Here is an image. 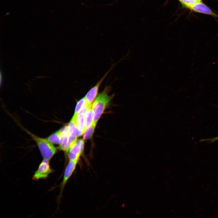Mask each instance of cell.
Instances as JSON below:
<instances>
[{
  "instance_id": "cell-1",
  "label": "cell",
  "mask_w": 218,
  "mask_h": 218,
  "mask_svg": "<svg viewBox=\"0 0 218 218\" xmlns=\"http://www.w3.org/2000/svg\"><path fill=\"white\" fill-rule=\"evenodd\" d=\"M24 130L29 134L36 143L44 159L49 160L57 151V148L47 138L41 137L33 134L25 128Z\"/></svg>"
},
{
  "instance_id": "cell-2",
  "label": "cell",
  "mask_w": 218,
  "mask_h": 218,
  "mask_svg": "<svg viewBox=\"0 0 218 218\" xmlns=\"http://www.w3.org/2000/svg\"><path fill=\"white\" fill-rule=\"evenodd\" d=\"M107 90V87L99 94L92 104L94 115L93 123L95 124H96L113 97L112 95L108 94Z\"/></svg>"
},
{
  "instance_id": "cell-3",
  "label": "cell",
  "mask_w": 218,
  "mask_h": 218,
  "mask_svg": "<svg viewBox=\"0 0 218 218\" xmlns=\"http://www.w3.org/2000/svg\"><path fill=\"white\" fill-rule=\"evenodd\" d=\"M49 161L45 159L42 161L32 177L33 180L45 179L50 173L53 172V170L50 167Z\"/></svg>"
},
{
  "instance_id": "cell-4",
  "label": "cell",
  "mask_w": 218,
  "mask_h": 218,
  "mask_svg": "<svg viewBox=\"0 0 218 218\" xmlns=\"http://www.w3.org/2000/svg\"><path fill=\"white\" fill-rule=\"evenodd\" d=\"M77 163L78 162L76 161L70 160L65 169L63 180L61 184L60 193L58 198V206H59L60 203L64 188L68 180L75 170Z\"/></svg>"
},
{
  "instance_id": "cell-5",
  "label": "cell",
  "mask_w": 218,
  "mask_h": 218,
  "mask_svg": "<svg viewBox=\"0 0 218 218\" xmlns=\"http://www.w3.org/2000/svg\"><path fill=\"white\" fill-rule=\"evenodd\" d=\"M116 64H114L111 65L109 69L103 77L87 93L84 97L87 104H92L97 96L101 84L108 73L113 69Z\"/></svg>"
},
{
  "instance_id": "cell-6",
  "label": "cell",
  "mask_w": 218,
  "mask_h": 218,
  "mask_svg": "<svg viewBox=\"0 0 218 218\" xmlns=\"http://www.w3.org/2000/svg\"><path fill=\"white\" fill-rule=\"evenodd\" d=\"M59 130L60 132V140L58 148L68 152L70 147L69 143L70 135L68 126H65Z\"/></svg>"
},
{
  "instance_id": "cell-7",
  "label": "cell",
  "mask_w": 218,
  "mask_h": 218,
  "mask_svg": "<svg viewBox=\"0 0 218 218\" xmlns=\"http://www.w3.org/2000/svg\"><path fill=\"white\" fill-rule=\"evenodd\" d=\"M189 8L197 12L218 17L217 15L214 13L209 7L201 2H197L190 7Z\"/></svg>"
},
{
  "instance_id": "cell-8",
  "label": "cell",
  "mask_w": 218,
  "mask_h": 218,
  "mask_svg": "<svg viewBox=\"0 0 218 218\" xmlns=\"http://www.w3.org/2000/svg\"><path fill=\"white\" fill-rule=\"evenodd\" d=\"M84 147V140L83 139L78 140L70 148L68 152L79 157L82 154Z\"/></svg>"
},
{
  "instance_id": "cell-9",
  "label": "cell",
  "mask_w": 218,
  "mask_h": 218,
  "mask_svg": "<svg viewBox=\"0 0 218 218\" xmlns=\"http://www.w3.org/2000/svg\"><path fill=\"white\" fill-rule=\"evenodd\" d=\"M76 117L73 116L68 126L70 135L77 137L83 135L84 132L80 131L77 128L76 124Z\"/></svg>"
},
{
  "instance_id": "cell-10",
  "label": "cell",
  "mask_w": 218,
  "mask_h": 218,
  "mask_svg": "<svg viewBox=\"0 0 218 218\" xmlns=\"http://www.w3.org/2000/svg\"><path fill=\"white\" fill-rule=\"evenodd\" d=\"M88 105V108L84 115L86 129L89 127L93 124L94 119L92 104H89Z\"/></svg>"
},
{
  "instance_id": "cell-11",
  "label": "cell",
  "mask_w": 218,
  "mask_h": 218,
  "mask_svg": "<svg viewBox=\"0 0 218 218\" xmlns=\"http://www.w3.org/2000/svg\"><path fill=\"white\" fill-rule=\"evenodd\" d=\"M85 114H78L76 119V124L77 128L80 131L84 132L86 129L85 120Z\"/></svg>"
},
{
  "instance_id": "cell-12",
  "label": "cell",
  "mask_w": 218,
  "mask_h": 218,
  "mask_svg": "<svg viewBox=\"0 0 218 218\" xmlns=\"http://www.w3.org/2000/svg\"><path fill=\"white\" fill-rule=\"evenodd\" d=\"M96 124L93 123L91 126L86 129L83 134V139L84 140H88L91 138L94 133Z\"/></svg>"
},
{
  "instance_id": "cell-13",
  "label": "cell",
  "mask_w": 218,
  "mask_h": 218,
  "mask_svg": "<svg viewBox=\"0 0 218 218\" xmlns=\"http://www.w3.org/2000/svg\"><path fill=\"white\" fill-rule=\"evenodd\" d=\"M48 140L52 144H59L60 140V130L57 131L49 135L47 138Z\"/></svg>"
},
{
  "instance_id": "cell-14",
  "label": "cell",
  "mask_w": 218,
  "mask_h": 218,
  "mask_svg": "<svg viewBox=\"0 0 218 218\" xmlns=\"http://www.w3.org/2000/svg\"><path fill=\"white\" fill-rule=\"evenodd\" d=\"M87 104L85 97L81 99L77 103L76 105L73 117H77L78 113L82 108Z\"/></svg>"
},
{
  "instance_id": "cell-15",
  "label": "cell",
  "mask_w": 218,
  "mask_h": 218,
  "mask_svg": "<svg viewBox=\"0 0 218 218\" xmlns=\"http://www.w3.org/2000/svg\"><path fill=\"white\" fill-rule=\"evenodd\" d=\"M182 4L184 6L189 8L197 2L196 0H179Z\"/></svg>"
},
{
  "instance_id": "cell-16",
  "label": "cell",
  "mask_w": 218,
  "mask_h": 218,
  "mask_svg": "<svg viewBox=\"0 0 218 218\" xmlns=\"http://www.w3.org/2000/svg\"><path fill=\"white\" fill-rule=\"evenodd\" d=\"M218 140V136L216 137H215L212 138L211 139H203L201 140L202 141H206V140H209L211 142H213L215 141H216V140Z\"/></svg>"
},
{
  "instance_id": "cell-17",
  "label": "cell",
  "mask_w": 218,
  "mask_h": 218,
  "mask_svg": "<svg viewBox=\"0 0 218 218\" xmlns=\"http://www.w3.org/2000/svg\"><path fill=\"white\" fill-rule=\"evenodd\" d=\"M197 2H201L202 0H196Z\"/></svg>"
}]
</instances>
